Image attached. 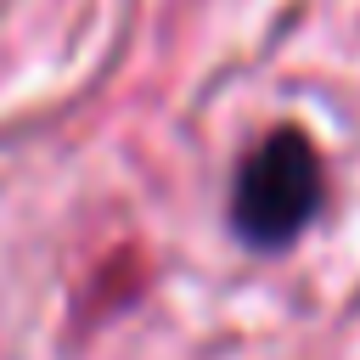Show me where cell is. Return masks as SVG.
Listing matches in <instances>:
<instances>
[{
    "instance_id": "1",
    "label": "cell",
    "mask_w": 360,
    "mask_h": 360,
    "mask_svg": "<svg viewBox=\"0 0 360 360\" xmlns=\"http://www.w3.org/2000/svg\"><path fill=\"white\" fill-rule=\"evenodd\" d=\"M321 208V152L304 129H270L236 169L231 225L253 248H287Z\"/></svg>"
}]
</instances>
